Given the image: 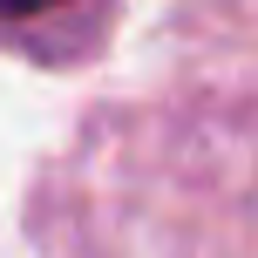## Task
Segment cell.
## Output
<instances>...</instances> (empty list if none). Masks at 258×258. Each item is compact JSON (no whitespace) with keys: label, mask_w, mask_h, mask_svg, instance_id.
I'll list each match as a JSON object with an SVG mask.
<instances>
[{"label":"cell","mask_w":258,"mask_h":258,"mask_svg":"<svg viewBox=\"0 0 258 258\" xmlns=\"http://www.w3.org/2000/svg\"><path fill=\"white\" fill-rule=\"evenodd\" d=\"M48 7H68V0H0L7 21H27V14H48Z\"/></svg>","instance_id":"cell-1"}]
</instances>
